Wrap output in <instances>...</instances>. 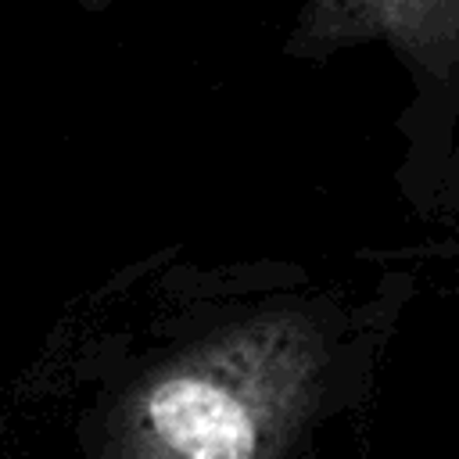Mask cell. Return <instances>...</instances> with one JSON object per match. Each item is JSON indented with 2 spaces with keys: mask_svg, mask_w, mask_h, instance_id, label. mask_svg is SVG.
I'll return each instance as SVG.
<instances>
[{
  "mask_svg": "<svg viewBox=\"0 0 459 459\" xmlns=\"http://www.w3.org/2000/svg\"><path fill=\"white\" fill-rule=\"evenodd\" d=\"M154 434L183 459H251L255 423L244 405L204 377H172L151 402Z\"/></svg>",
  "mask_w": 459,
  "mask_h": 459,
  "instance_id": "obj_1",
  "label": "cell"
}]
</instances>
